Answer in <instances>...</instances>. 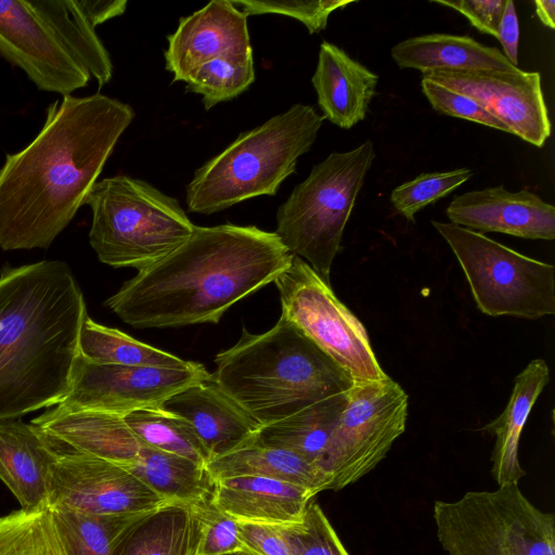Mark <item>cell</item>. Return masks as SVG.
Wrapping results in <instances>:
<instances>
[{
    "instance_id": "cell-12",
    "label": "cell",
    "mask_w": 555,
    "mask_h": 555,
    "mask_svg": "<svg viewBox=\"0 0 555 555\" xmlns=\"http://www.w3.org/2000/svg\"><path fill=\"white\" fill-rule=\"evenodd\" d=\"M210 377L195 362L188 369H160L102 364L78 354L60 411L88 410L125 416L133 411L158 408L182 389Z\"/></svg>"
},
{
    "instance_id": "cell-41",
    "label": "cell",
    "mask_w": 555,
    "mask_h": 555,
    "mask_svg": "<svg viewBox=\"0 0 555 555\" xmlns=\"http://www.w3.org/2000/svg\"><path fill=\"white\" fill-rule=\"evenodd\" d=\"M237 529L245 550L257 555H293L278 525L237 521Z\"/></svg>"
},
{
    "instance_id": "cell-29",
    "label": "cell",
    "mask_w": 555,
    "mask_h": 555,
    "mask_svg": "<svg viewBox=\"0 0 555 555\" xmlns=\"http://www.w3.org/2000/svg\"><path fill=\"white\" fill-rule=\"evenodd\" d=\"M30 3L70 56L96 80L99 87L107 83L113 75L111 56L79 1L35 0Z\"/></svg>"
},
{
    "instance_id": "cell-17",
    "label": "cell",
    "mask_w": 555,
    "mask_h": 555,
    "mask_svg": "<svg viewBox=\"0 0 555 555\" xmlns=\"http://www.w3.org/2000/svg\"><path fill=\"white\" fill-rule=\"evenodd\" d=\"M446 214L451 223L479 233L555 238V207L529 190L511 192L498 185L469 191L455 196Z\"/></svg>"
},
{
    "instance_id": "cell-15",
    "label": "cell",
    "mask_w": 555,
    "mask_h": 555,
    "mask_svg": "<svg viewBox=\"0 0 555 555\" xmlns=\"http://www.w3.org/2000/svg\"><path fill=\"white\" fill-rule=\"evenodd\" d=\"M0 54L42 91L69 95L90 75L63 47L30 1H0Z\"/></svg>"
},
{
    "instance_id": "cell-24",
    "label": "cell",
    "mask_w": 555,
    "mask_h": 555,
    "mask_svg": "<svg viewBox=\"0 0 555 555\" xmlns=\"http://www.w3.org/2000/svg\"><path fill=\"white\" fill-rule=\"evenodd\" d=\"M550 382L543 359L532 360L516 377L504 411L482 430L495 437L491 474L498 486L518 485L526 475L518 459L519 440L530 412Z\"/></svg>"
},
{
    "instance_id": "cell-14",
    "label": "cell",
    "mask_w": 555,
    "mask_h": 555,
    "mask_svg": "<svg viewBox=\"0 0 555 555\" xmlns=\"http://www.w3.org/2000/svg\"><path fill=\"white\" fill-rule=\"evenodd\" d=\"M423 77L475 100L509 133L537 147L543 146L551 134L539 72H434Z\"/></svg>"
},
{
    "instance_id": "cell-11",
    "label": "cell",
    "mask_w": 555,
    "mask_h": 555,
    "mask_svg": "<svg viewBox=\"0 0 555 555\" xmlns=\"http://www.w3.org/2000/svg\"><path fill=\"white\" fill-rule=\"evenodd\" d=\"M282 315L339 364L353 382L387 376L359 319L336 297L330 283L298 256L273 282Z\"/></svg>"
},
{
    "instance_id": "cell-6",
    "label": "cell",
    "mask_w": 555,
    "mask_h": 555,
    "mask_svg": "<svg viewBox=\"0 0 555 555\" xmlns=\"http://www.w3.org/2000/svg\"><path fill=\"white\" fill-rule=\"evenodd\" d=\"M85 205L92 211L90 245L100 261L113 268L144 270L195 229L175 197L126 175L96 181Z\"/></svg>"
},
{
    "instance_id": "cell-10",
    "label": "cell",
    "mask_w": 555,
    "mask_h": 555,
    "mask_svg": "<svg viewBox=\"0 0 555 555\" xmlns=\"http://www.w3.org/2000/svg\"><path fill=\"white\" fill-rule=\"evenodd\" d=\"M409 397L388 375L353 382L319 468L327 489L338 491L373 470L399 438L408 420Z\"/></svg>"
},
{
    "instance_id": "cell-23",
    "label": "cell",
    "mask_w": 555,
    "mask_h": 555,
    "mask_svg": "<svg viewBox=\"0 0 555 555\" xmlns=\"http://www.w3.org/2000/svg\"><path fill=\"white\" fill-rule=\"evenodd\" d=\"M390 55L400 68L434 72L503 70L518 72L494 47L485 46L469 36L427 34L395 44Z\"/></svg>"
},
{
    "instance_id": "cell-26",
    "label": "cell",
    "mask_w": 555,
    "mask_h": 555,
    "mask_svg": "<svg viewBox=\"0 0 555 555\" xmlns=\"http://www.w3.org/2000/svg\"><path fill=\"white\" fill-rule=\"evenodd\" d=\"M347 400L348 391L337 393L261 426L253 442L289 451L319 467Z\"/></svg>"
},
{
    "instance_id": "cell-30",
    "label": "cell",
    "mask_w": 555,
    "mask_h": 555,
    "mask_svg": "<svg viewBox=\"0 0 555 555\" xmlns=\"http://www.w3.org/2000/svg\"><path fill=\"white\" fill-rule=\"evenodd\" d=\"M79 354L93 362L126 366L188 369L195 363L99 324L89 315L81 326Z\"/></svg>"
},
{
    "instance_id": "cell-37",
    "label": "cell",
    "mask_w": 555,
    "mask_h": 555,
    "mask_svg": "<svg viewBox=\"0 0 555 555\" xmlns=\"http://www.w3.org/2000/svg\"><path fill=\"white\" fill-rule=\"evenodd\" d=\"M246 16L255 14H282L301 22L312 35L326 28L330 15L344 9L353 1L315 0V1H259L231 0Z\"/></svg>"
},
{
    "instance_id": "cell-33",
    "label": "cell",
    "mask_w": 555,
    "mask_h": 555,
    "mask_svg": "<svg viewBox=\"0 0 555 555\" xmlns=\"http://www.w3.org/2000/svg\"><path fill=\"white\" fill-rule=\"evenodd\" d=\"M0 555H67L50 506L1 516Z\"/></svg>"
},
{
    "instance_id": "cell-18",
    "label": "cell",
    "mask_w": 555,
    "mask_h": 555,
    "mask_svg": "<svg viewBox=\"0 0 555 555\" xmlns=\"http://www.w3.org/2000/svg\"><path fill=\"white\" fill-rule=\"evenodd\" d=\"M159 408L192 425L210 461L251 443L261 427L211 376L175 393Z\"/></svg>"
},
{
    "instance_id": "cell-44",
    "label": "cell",
    "mask_w": 555,
    "mask_h": 555,
    "mask_svg": "<svg viewBox=\"0 0 555 555\" xmlns=\"http://www.w3.org/2000/svg\"><path fill=\"white\" fill-rule=\"evenodd\" d=\"M535 13L540 21L546 27L555 28V1L554 0H534Z\"/></svg>"
},
{
    "instance_id": "cell-13",
    "label": "cell",
    "mask_w": 555,
    "mask_h": 555,
    "mask_svg": "<svg viewBox=\"0 0 555 555\" xmlns=\"http://www.w3.org/2000/svg\"><path fill=\"white\" fill-rule=\"evenodd\" d=\"M53 446L57 456L49 479L51 509L95 515L130 514L151 512L168 503L127 468Z\"/></svg>"
},
{
    "instance_id": "cell-42",
    "label": "cell",
    "mask_w": 555,
    "mask_h": 555,
    "mask_svg": "<svg viewBox=\"0 0 555 555\" xmlns=\"http://www.w3.org/2000/svg\"><path fill=\"white\" fill-rule=\"evenodd\" d=\"M496 39L503 48L504 56L518 67V44H519V23L516 13L515 3L506 0L504 13L502 15Z\"/></svg>"
},
{
    "instance_id": "cell-1",
    "label": "cell",
    "mask_w": 555,
    "mask_h": 555,
    "mask_svg": "<svg viewBox=\"0 0 555 555\" xmlns=\"http://www.w3.org/2000/svg\"><path fill=\"white\" fill-rule=\"evenodd\" d=\"M132 107L95 93L64 95L47 108L39 133L0 168V247L47 248L96 183Z\"/></svg>"
},
{
    "instance_id": "cell-34",
    "label": "cell",
    "mask_w": 555,
    "mask_h": 555,
    "mask_svg": "<svg viewBox=\"0 0 555 555\" xmlns=\"http://www.w3.org/2000/svg\"><path fill=\"white\" fill-rule=\"evenodd\" d=\"M255 80L253 53L227 54L196 67L185 79V90L202 95L205 109L229 101Z\"/></svg>"
},
{
    "instance_id": "cell-31",
    "label": "cell",
    "mask_w": 555,
    "mask_h": 555,
    "mask_svg": "<svg viewBox=\"0 0 555 555\" xmlns=\"http://www.w3.org/2000/svg\"><path fill=\"white\" fill-rule=\"evenodd\" d=\"M67 555H113L126 531L145 513L95 515L53 511Z\"/></svg>"
},
{
    "instance_id": "cell-32",
    "label": "cell",
    "mask_w": 555,
    "mask_h": 555,
    "mask_svg": "<svg viewBox=\"0 0 555 555\" xmlns=\"http://www.w3.org/2000/svg\"><path fill=\"white\" fill-rule=\"evenodd\" d=\"M124 418L141 444L204 465L210 462L208 451L183 417L158 406L133 411Z\"/></svg>"
},
{
    "instance_id": "cell-38",
    "label": "cell",
    "mask_w": 555,
    "mask_h": 555,
    "mask_svg": "<svg viewBox=\"0 0 555 555\" xmlns=\"http://www.w3.org/2000/svg\"><path fill=\"white\" fill-rule=\"evenodd\" d=\"M193 507L203 526L198 555H222L244 550L236 519L217 507L212 500Z\"/></svg>"
},
{
    "instance_id": "cell-22",
    "label": "cell",
    "mask_w": 555,
    "mask_h": 555,
    "mask_svg": "<svg viewBox=\"0 0 555 555\" xmlns=\"http://www.w3.org/2000/svg\"><path fill=\"white\" fill-rule=\"evenodd\" d=\"M315 494L280 479L238 476L216 480L212 502L237 521L289 525L301 519Z\"/></svg>"
},
{
    "instance_id": "cell-20",
    "label": "cell",
    "mask_w": 555,
    "mask_h": 555,
    "mask_svg": "<svg viewBox=\"0 0 555 555\" xmlns=\"http://www.w3.org/2000/svg\"><path fill=\"white\" fill-rule=\"evenodd\" d=\"M57 450L35 425L0 422V479L26 512L49 506V479Z\"/></svg>"
},
{
    "instance_id": "cell-21",
    "label": "cell",
    "mask_w": 555,
    "mask_h": 555,
    "mask_svg": "<svg viewBox=\"0 0 555 555\" xmlns=\"http://www.w3.org/2000/svg\"><path fill=\"white\" fill-rule=\"evenodd\" d=\"M311 82L323 118L350 129L365 118L378 76L341 48L323 41Z\"/></svg>"
},
{
    "instance_id": "cell-4",
    "label": "cell",
    "mask_w": 555,
    "mask_h": 555,
    "mask_svg": "<svg viewBox=\"0 0 555 555\" xmlns=\"http://www.w3.org/2000/svg\"><path fill=\"white\" fill-rule=\"evenodd\" d=\"M212 380L261 426L348 391L353 379L281 314L264 333L243 328L215 358Z\"/></svg>"
},
{
    "instance_id": "cell-27",
    "label": "cell",
    "mask_w": 555,
    "mask_h": 555,
    "mask_svg": "<svg viewBox=\"0 0 555 555\" xmlns=\"http://www.w3.org/2000/svg\"><path fill=\"white\" fill-rule=\"evenodd\" d=\"M168 503L196 506L214 498L216 480L207 465L141 444L138 459L127 467Z\"/></svg>"
},
{
    "instance_id": "cell-19",
    "label": "cell",
    "mask_w": 555,
    "mask_h": 555,
    "mask_svg": "<svg viewBox=\"0 0 555 555\" xmlns=\"http://www.w3.org/2000/svg\"><path fill=\"white\" fill-rule=\"evenodd\" d=\"M53 443L127 467L141 443L124 416L98 411H60L54 406L31 421Z\"/></svg>"
},
{
    "instance_id": "cell-5",
    "label": "cell",
    "mask_w": 555,
    "mask_h": 555,
    "mask_svg": "<svg viewBox=\"0 0 555 555\" xmlns=\"http://www.w3.org/2000/svg\"><path fill=\"white\" fill-rule=\"evenodd\" d=\"M313 106L296 103L241 133L199 167L186 186L191 212L210 215L260 195H274L309 152L323 124Z\"/></svg>"
},
{
    "instance_id": "cell-2",
    "label": "cell",
    "mask_w": 555,
    "mask_h": 555,
    "mask_svg": "<svg viewBox=\"0 0 555 555\" xmlns=\"http://www.w3.org/2000/svg\"><path fill=\"white\" fill-rule=\"evenodd\" d=\"M293 257L275 232L195 225L184 243L138 271L105 306L137 328L217 324L235 302L274 282Z\"/></svg>"
},
{
    "instance_id": "cell-16",
    "label": "cell",
    "mask_w": 555,
    "mask_h": 555,
    "mask_svg": "<svg viewBox=\"0 0 555 555\" xmlns=\"http://www.w3.org/2000/svg\"><path fill=\"white\" fill-rule=\"evenodd\" d=\"M165 68L185 81L199 65L227 54L253 53L247 16L231 0H215L179 21L167 37Z\"/></svg>"
},
{
    "instance_id": "cell-43",
    "label": "cell",
    "mask_w": 555,
    "mask_h": 555,
    "mask_svg": "<svg viewBox=\"0 0 555 555\" xmlns=\"http://www.w3.org/2000/svg\"><path fill=\"white\" fill-rule=\"evenodd\" d=\"M79 3L86 16L96 27L111 18L124 14L128 2L127 0H80Z\"/></svg>"
},
{
    "instance_id": "cell-39",
    "label": "cell",
    "mask_w": 555,
    "mask_h": 555,
    "mask_svg": "<svg viewBox=\"0 0 555 555\" xmlns=\"http://www.w3.org/2000/svg\"><path fill=\"white\" fill-rule=\"evenodd\" d=\"M422 91L431 107L444 115L508 132V128L469 96L422 77Z\"/></svg>"
},
{
    "instance_id": "cell-35",
    "label": "cell",
    "mask_w": 555,
    "mask_h": 555,
    "mask_svg": "<svg viewBox=\"0 0 555 555\" xmlns=\"http://www.w3.org/2000/svg\"><path fill=\"white\" fill-rule=\"evenodd\" d=\"M473 175V170L468 168L421 173L395 188L390 202L406 220L414 221L416 212L450 194Z\"/></svg>"
},
{
    "instance_id": "cell-3",
    "label": "cell",
    "mask_w": 555,
    "mask_h": 555,
    "mask_svg": "<svg viewBox=\"0 0 555 555\" xmlns=\"http://www.w3.org/2000/svg\"><path fill=\"white\" fill-rule=\"evenodd\" d=\"M88 315L63 261L42 260L0 274V422L51 408L68 392Z\"/></svg>"
},
{
    "instance_id": "cell-45",
    "label": "cell",
    "mask_w": 555,
    "mask_h": 555,
    "mask_svg": "<svg viewBox=\"0 0 555 555\" xmlns=\"http://www.w3.org/2000/svg\"><path fill=\"white\" fill-rule=\"evenodd\" d=\"M222 555H257L248 550H240V551H235V552H231V553H227V554H222Z\"/></svg>"
},
{
    "instance_id": "cell-36",
    "label": "cell",
    "mask_w": 555,
    "mask_h": 555,
    "mask_svg": "<svg viewBox=\"0 0 555 555\" xmlns=\"http://www.w3.org/2000/svg\"><path fill=\"white\" fill-rule=\"evenodd\" d=\"M278 527L293 555H349L315 502H309L298 522Z\"/></svg>"
},
{
    "instance_id": "cell-28",
    "label": "cell",
    "mask_w": 555,
    "mask_h": 555,
    "mask_svg": "<svg viewBox=\"0 0 555 555\" xmlns=\"http://www.w3.org/2000/svg\"><path fill=\"white\" fill-rule=\"evenodd\" d=\"M207 468L215 480L258 476L301 485L317 493L327 489V478L317 465L289 451L255 442L211 460Z\"/></svg>"
},
{
    "instance_id": "cell-40",
    "label": "cell",
    "mask_w": 555,
    "mask_h": 555,
    "mask_svg": "<svg viewBox=\"0 0 555 555\" xmlns=\"http://www.w3.org/2000/svg\"><path fill=\"white\" fill-rule=\"evenodd\" d=\"M433 2L455 10L476 29L496 38L506 0H435Z\"/></svg>"
},
{
    "instance_id": "cell-8",
    "label": "cell",
    "mask_w": 555,
    "mask_h": 555,
    "mask_svg": "<svg viewBox=\"0 0 555 555\" xmlns=\"http://www.w3.org/2000/svg\"><path fill=\"white\" fill-rule=\"evenodd\" d=\"M438 541L448 555H555V516L534 506L518 485L436 501Z\"/></svg>"
},
{
    "instance_id": "cell-7",
    "label": "cell",
    "mask_w": 555,
    "mask_h": 555,
    "mask_svg": "<svg viewBox=\"0 0 555 555\" xmlns=\"http://www.w3.org/2000/svg\"><path fill=\"white\" fill-rule=\"evenodd\" d=\"M374 158L371 140L348 152L331 153L278 209L275 234L327 283L345 227Z\"/></svg>"
},
{
    "instance_id": "cell-25",
    "label": "cell",
    "mask_w": 555,
    "mask_h": 555,
    "mask_svg": "<svg viewBox=\"0 0 555 555\" xmlns=\"http://www.w3.org/2000/svg\"><path fill=\"white\" fill-rule=\"evenodd\" d=\"M202 535L193 506L166 503L133 524L113 555H198Z\"/></svg>"
},
{
    "instance_id": "cell-9",
    "label": "cell",
    "mask_w": 555,
    "mask_h": 555,
    "mask_svg": "<svg viewBox=\"0 0 555 555\" xmlns=\"http://www.w3.org/2000/svg\"><path fill=\"white\" fill-rule=\"evenodd\" d=\"M431 224L454 253L482 313L531 320L555 313L553 264L451 222Z\"/></svg>"
}]
</instances>
